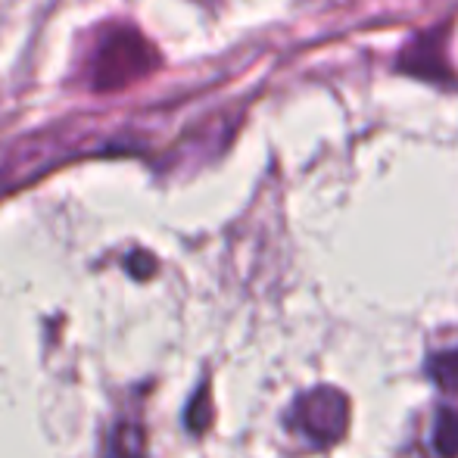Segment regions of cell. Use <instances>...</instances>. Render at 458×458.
Masks as SVG:
<instances>
[{"mask_svg": "<svg viewBox=\"0 0 458 458\" xmlns=\"http://www.w3.org/2000/svg\"><path fill=\"white\" fill-rule=\"evenodd\" d=\"M296 424L315 443H331L346 430V399L334 390L309 393L296 403Z\"/></svg>", "mask_w": 458, "mask_h": 458, "instance_id": "cell-1", "label": "cell"}, {"mask_svg": "<svg viewBox=\"0 0 458 458\" xmlns=\"http://www.w3.org/2000/svg\"><path fill=\"white\" fill-rule=\"evenodd\" d=\"M128 38H131V35H128ZM128 38L122 35V38H115L109 47H103L100 72H97L100 85H119V81H125L128 75H138L140 69H144V44L134 38L131 47H125Z\"/></svg>", "mask_w": 458, "mask_h": 458, "instance_id": "cell-2", "label": "cell"}, {"mask_svg": "<svg viewBox=\"0 0 458 458\" xmlns=\"http://www.w3.org/2000/svg\"><path fill=\"white\" fill-rule=\"evenodd\" d=\"M434 446L443 458H458V411L446 409L440 418H437Z\"/></svg>", "mask_w": 458, "mask_h": 458, "instance_id": "cell-3", "label": "cell"}, {"mask_svg": "<svg viewBox=\"0 0 458 458\" xmlns=\"http://www.w3.org/2000/svg\"><path fill=\"white\" fill-rule=\"evenodd\" d=\"M430 374H434V380L440 386H446V390H458V350L437 356L434 362H430Z\"/></svg>", "mask_w": 458, "mask_h": 458, "instance_id": "cell-4", "label": "cell"}]
</instances>
